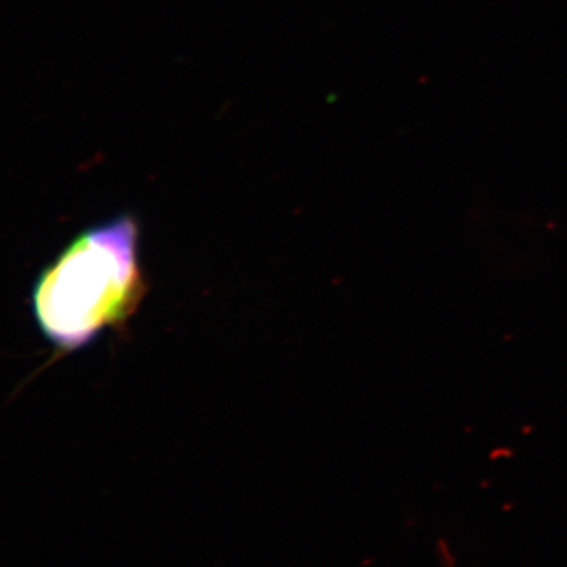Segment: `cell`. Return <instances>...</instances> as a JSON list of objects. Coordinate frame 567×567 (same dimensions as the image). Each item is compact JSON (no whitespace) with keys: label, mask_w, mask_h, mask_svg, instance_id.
Listing matches in <instances>:
<instances>
[{"label":"cell","mask_w":567,"mask_h":567,"mask_svg":"<svg viewBox=\"0 0 567 567\" xmlns=\"http://www.w3.org/2000/svg\"><path fill=\"white\" fill-rule=\"evenodd\" d=\"M141 226L130 213L74 237L35 279L32 316L62 352H76L128 322L145 295Z\"/></svg>","instance_id":"1"}]
</instances>
